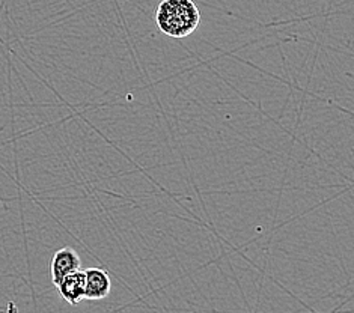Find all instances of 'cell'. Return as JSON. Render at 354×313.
<instances>
[{
  "mask_svg": "<svg viewBox=\"0 0 354 313\" xmlns=\"http://www.w3.org/2000/svg\"><path fill=\"white\" fill-rule=\"evenodd\" d=\"M156 21L165 35L181 39L199 28L201 12L193 0H162L157 6Z\"/></svg>",
  "mask_w": 354,
  "mask_h": 313,
  "instance_id": "1",
  "label": "cell"
},
{
  "mask_svg": "<svg viewBox=\"0 0 354 313\" xmlns=\"http://www.w3.org/2000/svg\"><path fill=\"white\" fill-rule=\"evenodd\" d=\"M82 267V259L79 253L71 247L59 249L50 262V276L55 286L61 283L65 276H68L74 272H79Z\"/></svg>",
  "mask_w": 354,
  "mask_h": 313,
  "instance_id": "2",
  "label": "cell"
},
{
  "mask_svg": "<svg viewBox=\"0 0 354 313\" xmlns=\"http://www.w3.org/2000/svg\"><path fill=\"white\" fill-rule=\"evenodd\" d=\"M112 291V282L103 268H88L85 272V297L83 300L97 301L106 298Z\"/></svg>",
  "mask_w": 354,
  "mask_h": 313,
  "instance_id": "3",
  "label": "cell"
},
{
  "mask_svg": "<svg viewBox=\"0 0 354 313\" xmlns=\"http://www.w3.org/2000/svg\"><path fill=\"white\" fill-rule=\"evenodd\" d=\"M56 287L66 303L71 306H77L85 297V272L79 269V272L65 276Z\"/></svg>",
  "mask_w": 354,
  "mask_h": 313,
  "instance_id": "4",
  "label": "cell"
}]
</instances>
